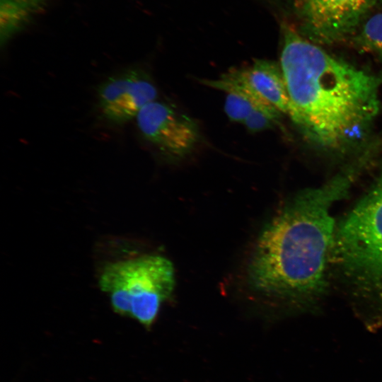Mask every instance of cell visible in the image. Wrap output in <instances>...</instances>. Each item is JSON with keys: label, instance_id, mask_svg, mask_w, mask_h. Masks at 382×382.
<instances>
[{"label": "cell", "instance_id": "cell-11", "mask_svg": "<svg viewBox=\"0 0 382 382\" xmlns=\"http://www.w3.org/2000/svg\"><path fill=\"white\" fill-rule=\"evenodd\" d=\"M350 39L357 48L382 59V13L364 20Z\"/></svg>", "mask_w": 382, "mask_h": 382}, {"label": "cell", "instance_id": "cell-6", "mask_svg": "<svg viewBox=\"0 0 382 382\" xmlns=\"http://www.w3.org/2000/svg\"><path fill=\"white\" fill-rule=\"evenodd\" d=\"M136 118L146 139L173 158L188 154L199 139L197 123L164 102L154 100L146 105Z\"/></svg>", "mask_w": 382, "mask_h": 382}, {"label": "cell", "instance_id": "cell-9", "mask_svg": "<svg viewBox=\"0 0 382 382\" xmlns=\"http://www.w3.org/2000/svg\"><path fill=\"white\" fill-rule=\"evenodd\" d=\"M202 83L227 94L224 110L233 122L243 123L255 109L272 106L252 90L238 68L231 69L217 79H203Z\"/></svg>", "mask_w": 382, "mask_h": 382}, {"label": "cell", "instance_id": "cell-4", "mask_svg": "<svg viewBox=\"0 0 382 382\" xmlns=\"http://www.w3.org/2000/svg\"><path fill=\"white\" fill-rule=\"evenodd\" d=\"M332 250L359 282L382 287V176L339 225Z\"/></svg>", "mask_w": 382, "mask_h": 382}, {"label": "cell", "instance_id": "cell-3", "mask_svg": "<svg viewBox=\"0 0 382 382\" xmlns=\"http://www.w3.org/2000/svg\"><path fill=\"white\" fill-rule=\"evenodd\" d=\"M120 245L119 253L97 262L98 286L116 313L149 328L173 292V265L159 254L136 252L128 243Z\"/></svg>", "mask_w": 382, "mask_h": 382}, {"label": "cell", "instance_id": "cell-8", "mask_svg": "<svg viewBox=\"0 0 382 382\" xmlns=\"http://www.w3.org/2000/svg\"><path fill=\"white\" fill-rule=\"evenodd\" d=\"M238 69L253 91L280 112L289 115L295 121V110L279 64L270 60L256 59L251 65Z\"/></svg>", "mask_w": 382, "mask_h": 382}, {"label": "cell", "instance_id": "cell-5", "mask_svg": "<svg viewBox=\"0 0 382 382\" xmlns=\"http://www.w3.org/2000/svg\"><path fill=\"white\" fill-rule=\"evenodd\" d=\"M378 0H295L302 35L318 45L350 39Z\"/></svg>", "mask_w": 382, "mask_h": 382}, {"label": "cell", "instance_id": "cell-10", "mask_svg": "<svg viewBox=\"0 0 382 382\" xmlns=\"http://www.w3.org/2000/svg\"><path fill=\"white\" fill-rule=\"evenodd\" d=\"M52 0H0V40L6 44Z\"/></svg>", "mask_w": 382, "mask_h": 382}, {"label": "cell", "instance_id": "cell-1", "mask_svg": "<svg viewBox=\"0 0 382 382\" xmlns=\"http://www.w3.org/2000/svg\"><path fill=\"white\" fill-rule=\"evenodd\" d=\"M279 66L296 113L294 122L318 143L352 141L379 108V79L329 54L282 25Z\"/></svg>", "mask_w": 382, "mask_h": 382}, {"label": "cell", "instance_id": "cell-7", "mask_svg": "<svg viewBox=\"0 0 382 382\" xmlns=\"http://www.w3.org/2000/svg\"><path fill=\"white\" fill-rule=\"evenodd\" d=\"M157 94L148 74L134 69L109 78L99 86L98 105L104 117L121 124L137 117L146 105L156 100Z\"/></svg>", "mask_w": 382, "mask_h": 382}, {"label": "cell", "instance_id": "cell-12", "mask_svg": "<svg viewBox=\"0 0 382 382\" xmlns=\"http://www.w3.org/2000/svg\"><path fill=\"white\" fill-rule=\"evenodd\" d=\"M280 112L273 106L255 109L243 124L251 132L272 128L278 122Z\"/></svg>", "mask_w": 382, "mask_h": 382}, {"label": "cell", "instance_id": "cell-2", "mask_svg": "<svg viewBox=\"0 0 382 382\" xmlns=\"http://www.w3.org/2000/svg\"><path fill=\"white\" fill-rule=\"evenodd\" d=\"M345 178L300 192L261 231L247 266L250 287L279 299L311 297L325 287L335 236L331 209L348 188Z\"/></svg>", "mask_w": 382, "mask_h": 382}]
</instances>
